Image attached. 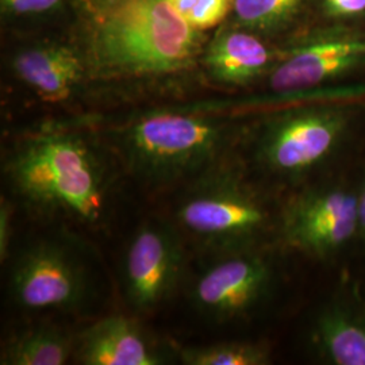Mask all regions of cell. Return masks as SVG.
<instances>
[{
  "mask_svg": "<svg viewBox=\"0 0 365 365\" xmlns=\"http://www.w3.org/2000/svg\"><path fill=\"white\" fill-rule=\"evenodd\" d=\"M184 268L179 237L160 223H145L134 235L123 259V288L131 307L156 310L176 291Z\"/></svg>",
  "mask_w": 365,
  "mask_h": 365,
  "instance_id": "6",
  "label": "cell"
},
{
  "mask_svg": "<svg viewBox=\"0 0 365 365\" xmlns=\"http://www.w3.org/2000/svg\"><path fill=\"white\" fill-rule=\"evenodd\" d=\"M84 365H160L164 356L144 329L123 315H110L84 330L75 344Z\"/></svg>",
  "mask_w": 365,
  "mask_h": 365,
  "instance_id": "11",
  "label": "cell"
},
{
  "mask_svg": "<svg viewBox=\"0 0 365 365\" xmlns=\"http://www.w3.org/2000/svg\"><path fill=\"white\" fill-rule=\"evenodd\" d=\"M16 78L49 103L69 99L81 84L88 66L66 46H38L18 53L13 61Z\"/></svg>",
  "mask_w": 365,
  "mask_h": 365,
  "instance_id": "12",
  "label": "cell"
},
{
  "mask_svg": "<svg viewBox=\"0 0 365 365\" xmlns=\"http://www.w3.org/2000/svg\"><path fill=\"white\" fill-rule=\"evenodd\" d=\"M187 365H264L269 363L268 351L250 342H220L184 348L180 352Z\"/></svg>",
  "mask_w": 365,
  "mask_h": 365,
  "instance_id": "16",
  "label": "cell"
},
{
  "mask_svg": "<svg viewBox=\"0 0 365 365\" xmlns=\"http://www.w3.org/2000/svg\"><path fill=\"white\" fill-rule=\"evenodd\" d=\"M359 195L339 188L307 192L288 205L283 237L289 247L325 256L346 244L356 232Z\"/></svg>",
  "mask_w": 365,
  "mask_h": 365,
  "instance_id": "7",
  "label": "cell"
},
{
  "mask_svg": "<svg viewBox=\"0 0 365 365\" xmlns=\"http://www.w3.org/2000/svg\"><path fill=\"white\" fill-rule=\"evenodd\" d=\"M363 190H364V191H365V184H364V187H363Z\"/></svg>",
  "mask_w": 365,
  "mask_h": 365,
  "instance_id": "23",
  "label": "cell"
},
{
  "mask_svg": "<svg viewBox=\"0 0 365 365\" xmlns=\"http://www.w3.org/2000/svg\"><path fill=\"white\" fill-rule=\"evenodd\" d=\"M61 0H1V6L9 13L38 14L53 10Z\"/></svg>",
  "mask_w": 365,
  "mask_h": 365,
  "instance_id": "19",
  "label": "cell"
},
{
  "mask_svg": "<svg viewBox=\"0 0 365 365\" xmlns=\"http://www.w3.org/2000/svg\"><path fill=\"white\" fill-rule=\"evenodd\" d=\"M170 6L182 15L185 19V16L191 13V10L195 7L197 0H167Z\"/></svg>",
  "mask_w": 365,
  "mask_h": 365,
  "instance_id": "22",
  "label": "cell"
},
{
  "mask_svg": "<svg viewBox=\"0 0 365 365\" xmlns=\"http://www.w3.org/2000/svg\"><path fill=\"white\" fill-rule=\"evenodd\" d=\"M83 264L54 242L34 244L19 255L10 276L14 303L27 312H72L88 297Z\"/></svg>",
  "mask_w": 365,
  "mask_h": 365,
  "instance_id": "5",
  "label": "cell"
},
{
  "mask_svg": "<svg viewBox=\"0 0 365 365\" xmlns=\"http://www.w3.org/2000/svg\"><path fill=\"white\" fill-rule=\"evenodd\" d=\"M306 0H235V19L252 30L282 26L299 11Z\"/></svg>",
  "mask_w": 365,
  "mask_h": 365,
  "instance_id": "17",
  "label": "cell"
},
{
  "mask_svg": "<svg viewBox=\"0 0 365 365\" xmlns=\"http://www.w3.org/2000/svg\"><path fill=\"white\" fill-rule=\"evenodd\" d=\"M6 178L29 209L98 225L105 217L111 178L102 152L71 131H42L16 145L4 161Z\"/></svg>",
  "mask_w": 365,
  "mask_h": 365,
  "instance_id": "2",
  "label": "cell"
},
{
  "mask_svg": "<svg viewBox=\"0 0 365 365\" xmlns=\"http://www.w3.org/2000/svg\"><path fill=\"white\" fill-rule=\"evenodd\" d=\"M365 64V36H344L306 45L276 66L269 83L274 91H300Z\"/></svg>",
  "mask_w": 365,
  "mask_h": 365,
  "instance_id": "10",
  "label": "cell"
},
{
  "mask_svg": "<svg viewBox=\"0 0 365 365\" xmlns=\"http://www.w3.org/2000/svg\"><path fill=\"white\" fill-rule=\"evenodd\" d=\"M13 205L1 199L0 206V256L1 261L6 260L10 255V244L13 235Z\"/></svg>",
  "mask_w": 365,
  "mask_h": 365,
  "instance_id": "20",
  "label": "cell"
},
{
  "mask_svg": "<svg viewBox=\"0 0 365 365\" xmlns=\"http://www.w3.org/2000/svg\"><path fill=\"white\" fill-rule=\"evenodd\" d=\"M344 128L334 111H299L271 123L259 145V158L280 175H298L330 155Z\"/></svg>",
  "mask_w": 365,
  "mask_h": 365,
  "instance_id": "8",
  "label": "cell"
},
{
  "mask_svg": "<svg viewBox=\"0 0 365 365\" xmlns=\"http://www.w3.org/2000/svg\"><path fill=\"white\" fill-rule=\"evenodd\" d=\"M315 339L334 364L365 365V315L329 310L317 322Z\"/></svg>",
  "mask_w": 365,
  "mask_h": 365,
  "instance_id": "15",
  "label": "cell"
},
{
  "mask_svg": "<svg viewBox=\"0 0 365 365\" xmlns=\"http://www.w3.org/2000/svg\"><path fill=\"white\" fill-rule=\"evenodd\" d=\"M76 339L53 325H36L15 333L1 349L3 365H63L75 353Z\"/></svg>",
  "mask_w": 365,
  "mask_h": 365,
  "instance_id": "14",
  "label": "cell"
},
{
  "mask_svg": "<svg viewBox=\"0 0 365 365\" xmlns=\"http://www.w3.org/2000/svg\"><path fill=\"white\" fill-rule=\"evenodd\" d=\"M271 282V271L259 256L235 250L197 277L192 289L196 309L215 321L233 319L255 307Z\"/></svg>",
  "mask_w": 365,
  "mask_h": 365,
  "instance_id": "9",
  "label": "cell"
},
{
  "mask_svg": "<svg viewBox=\"0 0 365 365\" xmlns=\"http://www.w3.org/2000/svg\"><path fill=\"white\" fill-rule=\"evenodd\" d=\"M212 167L202 172L182 196L178 222L209 248L240 250L262 229L267 215L233 175Z\"/></svg>",
  "mask_w": 365,
  "mask_h": 365,
  "instance_id": "4",
  "label": "cell"
},
{
  "mask_svg": "<svg viewBox=\"0 0 365 365\" xmlns=\"http://www.w3.org/2000/svg\"><path fill=\"white\" fill-rule=\"evenodd\" d=\"M325 7L331 16H356L364 13L365 0H325Z\"/></svg>",
  "mask_w": 365,
  "mask_h": 365,
  "instance_id": "21",
  "label": "cell"
},
{
  "mask_svg": "<svg viewBox=\"0 0 365 365\" xmlns=\"http://www.w3.org/2000/svg\"><path fill=\"white\" fill-rule=\"evenodd\" d=\"M271 61V53L260 39L242 31L217 36L205 53V64L215 80L244 86L259 78Z\"/></svg>",
  "mask_w": 365,
  "mask_h": 365,
  "instance_id": "13",
  "label": "cell"
},
{
  "mask_svg": "<svg viewBox=\"0 0 365 365\" xmlns=\"http://www.w3.org/2000/svg\"><path fill=\"white\" fill-rule=\"evenodd\" d=\"M233 6L235 0H197L185 21L196 30H206L221 24Z\"/></svg>",
  "mask_w": 365,
  "mask_h": 365,
  "instance_id": "18",
  "label": "cell"
},
{
  "mask_svg": "<svg viewBox=\"0 0 365 365\" xmlns=\"http://www.w3.org/2000/svg\"><path fill=\"white\" fill-rule=\"evenodd\" d=\"M88 69L99 76H150L187 69L199 30L167 0H78Z\"/></svg>",
  "mask_w": 365,
  "mask_h": 365,
  "instance_id": "1",
  "label": "cell"
},
{
  "mask_svg": "<svg viewBox=\"0 0 365 365\" xmlns=\"http://www.w3.org/2000/svg\"><path fill=\"white\" fill-rule=\"evenodd\" d=\"M223 141V129L212 119L163 113L143 118L122 131L119 153L133 175L164 184L211 168Z\"/></svg>",
  "mask_w": 365,
  "mask_h": 365,
  "instance_id": "3",
  "label": "cell"
}]
</instances>
